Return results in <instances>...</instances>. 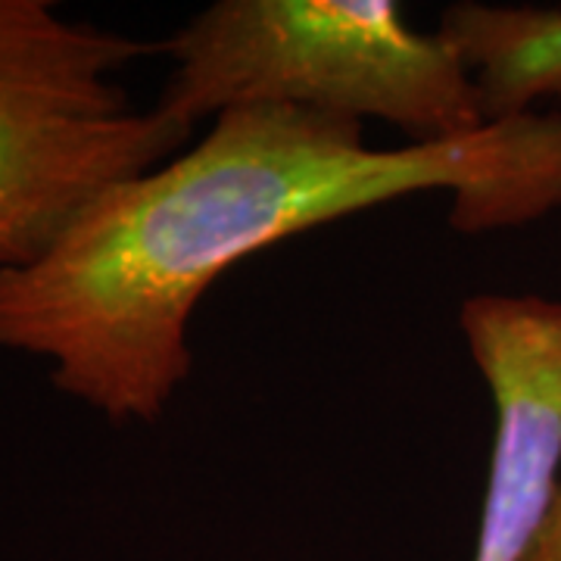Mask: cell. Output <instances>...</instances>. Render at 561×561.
Listing matches in <instances>:
<instances>
[{"instance_id":"cell-1","label":"cell","mask_w":561,"mask_h":561,"mask_svg":"<svg viewBox=\"0 0 561 561\" xmlns=\"http://www.w3.org/2000/svg\"><path fill=\"white\" fill-rule=\"evenodd\" d=\"M453 197L461 234L561 206V113H524L443 144L368 147L365 125L241 106L201 140L110 187L35 265L0 272V350L113 424H153L187 381L191 319L265 247L409 194Z\"/></svg>"},{"instance_id":"cell-2","label":"cell","mask_w":561,"mask_h":561,"mask_svg":"<svg viewBox=\"0 0 561 561\" xmlns=\"http://www.w3.org/2000/svg\"><path fill=\"white\" fill-rule=\"evenodd\" d=\"M160 54L172 69L157 106L191 131L241 106L378 119L409 144L486 125L453 44L412 28L390 0H216Z\"/></svg>"},{"instance_id":"cell-3","label":"cell","mask_w":561,"mask_h":561,"mask_svg":"<svg viewBox=\"0 0 561 561\" xmlns=\"http://www.w3.org/2000/svg\"><path fill=\"white\" fill-rule=\"evenodd\" d=\"M147 54L160 44L50 0H0V272L35 265L101 194L191 144L122 84Z\"/></svg>"},{"instance_id":"cell-4","label":"cell","mask_w":561,"mask_h":561,"mask_svg":"<svg viewBox=\"0 0 561 561\" xmlns=\"http://www.w3.org/2000/svg\"><path fill=\"white\" fill-rule=\"evenodd\" d=\"M459 321L496 409L471 561H530L561 493V300L474 294Z\"/></svg>"},{"instance_id":"cell-5","label":"cell","mask_w":561,"mask_h":561,"mask_svg":"<svg viewBox=\"0 0 561 561\" xmlns=\"http://www.w3.org/2000/svg\"><path fill=\"white\" fill-rule=\"evenodd\" d=\"M437 32L474 81L486 125L561 98V10L465 0L443 10Z\"/></svg>"},{"instance_id":"cell-6","label":"cell","mask_w":561,"mask_h":561,"mask_svg":"<svg viewBox=\"0 0 561 561\" xmlns=\"http://www.w3.org/2000/svg\"><path fill=\"white\" fill-rule=\"evenodd\" d=\"M530 561H561V493L556 508H552V518L546 524V530H542V537L537 542Z\"/></svg>"}]
</instances>
